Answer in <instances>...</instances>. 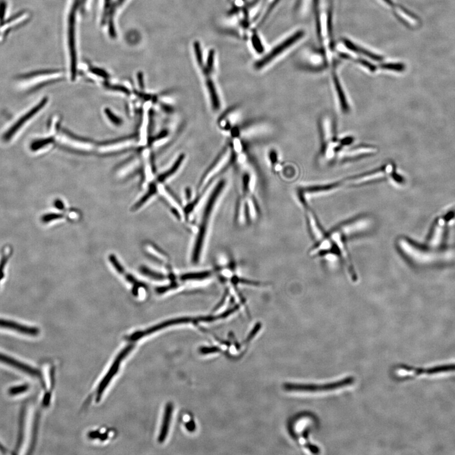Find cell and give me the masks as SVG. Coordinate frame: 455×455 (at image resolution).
<instances>
[{
    "mask_svg": "<svg viewBox=\"0 0 455 455\" xmlns=\"http://www.w3.org/2000/svg\"><path fill=\"white\" fill-rule=\"evenodd\" d=\"M227 184L226 180L221 179L211 190H209L201 216L197 228H195V235L192 245L190 259L194 264H198L204 256L216 207L221 196L224 193Z\"/></svg>",
    "mask_w": 455,
    "mask_h": 455,
    "instance_id": "obj_1",
    "label": "cell"
},
{
    "mask_svg": "<svg viewBox=\"0 0 455 455\" xmlns=\"http://www.w3.org/2000/svg\"><path fill=\"white\" fill-rule=\"evenodd\" d=\"M228 260L217 263L215 268L213 269L215 276H217L221 284L224 287L225 295L223 300H230L231 302L235 303L240 307L245 304V299L241 289L242 287L262 288L266 285L264 282L260 281L249 280L243 277L238 271L237 264L235 260L231 258Z\"/></svg>",
    "mask_w": 455,
    "mask_h": 455,
    "instance_id": "obj_2",
    "label": "cell"
},
{
    "mask_svg": "<svg viewBox=\"0 0 455 455\" xmlns=\"http://www.w3.org/2000/svg\"><path fill=\"white\" fill-rule=\"evenodd\" d=\"M260 215V207L254 195L253 176L245 171L242 178V194L236 202L234 222L238 226H249L257 222Z\"/></svg>",
    "mask_w": 455,
    "mask_h": 455,
    "instance_id": "obj_3",
    "label": "cell"
},
{
    "mask_svg": "<svg viewBox=\"0 0 455 455\" xmlns=\"http://www.w3.org/2000/svg\"><path fill=\"white\" fill-rule=\"evenodd\" d=\"M214 276L213 269L198 270L177 274L171 270L167 276L169 281L168 284L156 288L155 291L158 295H163L167 292L180 289L189 291L206 285Z\"/></svg>",
    "mask_w": 455,
    "mask_h": 455,
    "instance_id": "obj_4",
    "label": "cell"
},
{
    "mask_svg": "<svg viewBox=\"0 0 455 455\" xmlns=\"http://www.w3.org/2000/svg\"><path fill=\"white\" fill-rule=\"evenodd\" d=\"M235 156L232 153L229 144L225 146L209 168L205 171L198 182L197 186L198 193L202 191L209 185L216 175L222 173L224 169L228 168L236 162Z\"/></svg>",
    "mask_w": 455,
    "mask_h": 455,
    "instance_id": "obj_5",
    "label": "cell"
},
{
    "mask_svg": "<svg viewBox=\"0 0 455 455\" xmlns=\"http://www.w3.org/2000/svg\"><path fill=\"white\" fill-rule=\"evenodd\" d=\"M355 382V378L348 376L340 381H333L325 384H293L287 383L284 385L285 390L290 392H305V393H318L336 391L352 385Z\"/></svg>",
    "mask_w": 455,
    "mask_h": 455,
    "instance_id": "obj_6",
    "label": "cell"
},
{
    "mask_svg": "<svg viewBox=\"0 0 455 455\" xmlns=\"http://www.w3.org/2000/svg\"><path fill=\"white\" fill-rule=\"evenodd\" d=\"M216 317L215 315L201 316L198 317L187 316L172 319V320L165 321L164 322L160 323V324L154 325V326L145 330V331L135 332V333L129 336L128 340L130 341H136L139 340L140 338L144 337V336L155 333L156 331H159L160 330L166 328V327L173 326V325H186L189 324V323L197 324V323H211L214 322V321H216Z\"/></svg>",
    "mask_w": 455,
    "mask_h": 455,
    "instance_id": "obj_7",
    "label": "cell"
},
{
    "mask_svg": "<svg viewBox=\"0 0 455 455\" xmlns=\"http://www.w3.org/2000/svg\"><path fill=\"white\" fill-rule=\"evenodd\" d=\"M392 166L390 164H384L379 168L372 169L367 172L358 174L346 179L342 180L343 185L350 184L351 186H359L377 181L385 178L392 171Z\"/></svg>",
    "mask_w": 455,
    "mask_h": 455,
    "instance_id": "obj_8",
    "label": "cell"
},
{
    "mask_svg": "<svg viewBox=\"0 0 455 455\" xmlns=\"http://www.w3.org/2000/svg\"><path fill=\"white\" fill-rule=\"evenodd\" d=\"M303 35H304V32H303L302 31H298V32L292 35L291 37L288 38L285 41L282 42V43L276 46L275 48L271 50V52L268 53L267 55H265L262 59L256 62V63L254 64V67L257 69V70H260V69L264 67V66L266 65L269 64L272 60L275 59L279 55H280L283 51L286 50L287 48H290L292 44L295 43L296 41H298V40L300 39L303 36Z\"/></svg>",
    "mask_w": 455,
    "mask_h": 455,
    "instance_id": "obj_9",
    "label": "cell"
},
{
    "mask_svg": "<svg viewBox=\"0 0 455 455\" xmlns=\"http://www.w3.org/2000/svg\"><path fill=\"white\" fill-rule=\"evenodd\" d=\"M131 349H132V347H131V346H129V347H126V349H124V350L121 352V353L118 355L117 358L114 361L112 366L111 367L106 375L102 379L101 383L99 384V387L98 388L97 401H99V399L101 398L102 394L103 393L104 390L108 387L109 383H110L111 380H112L113 377L117 373L118 369H119L120 363H121L122 360L126 358V356L129 354V352L131 351Z\"/></svg>",
    "mask_w": 455,
    "mask_h": 455,
    "instance_id": "obj_10",
    "label": "cell"
},
{
    "mask_svg": "<svg viewBox=\"0 0 455 455\" xmlns=\"http://www.w3.org/2000/svg\"><path fill=\"white\" fill-rule=\"evenodd\" d=\"M378 149L375 146L366 144L358 145L341 154L340 158L343 162H353L375 155Z\"/></svg>",
    "mask_w": 455,
    "mask_h": 455,
    "instance_id": "obj_11",
    "label": "cell"
},
{
    "mask_svg": "<svg viewBox=\"0 0 455 455\" xmlns=\"http://www.w3.org/2000/svg\"><path fill=\"white\" fill-rule=\"evenodd\" d=\"M239 116V109L237 106L231 107L221 115L217 120L218 128L224 132H229L236 126Z\"/></svg>",
    "mask_w": 455,
    "mask_h": 455,
    "instance_id": "obj_12",
    "label": "cell"
},
{
    "mask_svg": "<svg viewBox=\"0 0 455 455\" xmlns=\"http://www.w3.org/2000/svg\"><path fill=\"white\" fill-rule=\"evenodd\" d=\"M108 260H110L111 264L113 265L116 271H117L118 273L124 276L127 282L130 283L131 285H132V291H132L133 295L135 296H138V295H139L140 288L146 287V285L144 284V283L140 282V281L136 279L132 274L127 273L126 270H125L124 267L120 264L117 258H116V256L113 255V254H111V255L109 256Z\"/></svg>",
    "mask_w": 455,
    "mask_h": 455,
    "instance_id": "obj_13",
    "label": "cell"
},
{
    "mask_svg": "<svg viewBox=\"0 0 455 455\" xmlns=\"http://www.w3.org/2000/svg\"><path fill=\"white\" fill-rule=\"evenodd\" d=\"M47 102H48L47 98H44V99H42L39 104H37L36 106H34L32 110L27 113L26 115H24L21 118H20V119L18 120L7 131H6L5 134L4 135V140L8 141V140H10L11 138L13 137V135L21 128L22 126H24V124H25L27 121H28L33 116L38 113V111L41 110V109L43 108L44 105L47 103Z\"/></svg>",
    "mask_w": 455,
    "mask_h": 455,
    "instance_id": "obj_14",
    "label": "cell"
},
{
    "mask_svg": "<svg viewBox=\"0 0 455 455\" xmlns=\"http://www.w3.org/2000/svg\"><path fill=\"white\" fill-rule=\"evenodd\" d=\"M0 362L5 363L6 364L11 365V366L16 367L17 369L26 372L30 375L38 377V378L41 377V372L36 369L29 366L28 365L24 364L23 363L20 362L19 361L14 360V359L9 358V357L4 356L2 354H0Z\"/></svg>",
    "mask_w": 455,
    "mask_h": 455,
    "instance_id": "obj_15",
    "label": "cell"
},
{
    "mask_svg": "<svg viewBox=\"0 0 455 455\" xmlns=\"http://www.w3.org/2000/svg\"><path fill=\"white\" fill-rule=\"evenodd\" d=\"M0 327L15 330L20 333L28 334L30 336H37L39 330L37 327L27 326L18 324L13 321L0 320Z\"/></svg>",
    "mask_w": 455,
    "mask_h": 455,
    "instance_id": "obj_16",
    "label": "cell"
},
{
    "mask_svg": "<svg viewBox=\"0 0 455 455\" xmlns=\"http://www.w3.org/2000/svg\"><path fill=\"white\" fill-rule=\"evenodd\" d=\"M333 79L334 88H335L336 98H337L340 110L343 113H348L350 110V106L348 103L347 97H346L344 91H343L340 80H339L338 76L335 73H333Z\"/></svg>",
    "mask_w": 455,
    "mask_h": 455,
    "instance_id": "obj_17",
    "label": "cell"
},
{
    "mask_svg": "<svg viewBox=\"0 0 455 455\" xmlns=\"http://www.w3.org/2000/svg\"><path fill=\"white\" fill-rule=\"evenodd\" d=\"M173 410V406L171 403H168L165 408L163 420H162V428H161L159 438H158V441L160 443L164 442L168 435Z\"/></svg>",
    "mask_w": 455,
    "mask_h": 455,
    "instance_id": "obj_18",
    "label": "cell"
},
{
    "mask_svg": "<svg viewBox=\"0 0 455 455\" xmlns=\"http://www.w3.org/2000/svg\"><path fill=\"white\" fill-rule=\"evenodd\" d=\"M343 43L345 44V46L347 47L348 49L354 51V52L364 55L365 57L369 58V59L372 60H375L376 62H381L383 60V58L381 57V56L374 54L373 53L370 52V51L365 50V49L356 45V44L353 43V42L350 41L349 39H343Z\"/></svg>",
    "mask_w": 455,
    "mask_h": 455,
    "instance_id": "obj_19",
    "label": "cell"
},
{
    "mask_svg": "<svg viewBox=\"0 0 455 455\" xmlns=\"http://www.w3.org/2000/svg\"><path fill=\"white\" fill-rule=\"evenodd\" d=\"M185 159H186V155H184V154H182V155L178 156V159L174 162L173 166L168 170L165 171L164 173L162 174L158 178L159 182H163L165 180L171 177V176L175 175L178 171V169L180 168L182 164L184 163Z\"/></svg>",
    "mask_w": 455,
    "mask_h": 455,
    "instance_id": "obj_20",
    "label": "cell"
},
{
    "mask_svg": "<svg viewBox=\"0 0 455 455\" xmlns=\"http://www.w3.org/2000/svg\"><path fill=\"white\" fill-rule=\"evenodd\" d=\"M140 271L141 272V273L143 274L144 275L148 276V277L151 279H153V280L158 281H163L166 280L167 279V276H165L164 274L160 273H157V272L154 271L153 270H151L147 267H140Z\"/></svg>",
    "mask_w": 455,
    "mask_h": 455,
    "instance_id": "obj_21",
    "label": "cell"
},
{
    "mask_svg": "<svg viewBox=\"0 0 455 455\" xmlns=\"http://www.w3.org/2000/svg\"><path fill=\"white\" fill-rule=\"evenodd\" d=\"M24 419H25V410L22 409L21 416H20V423H19V436H18V440L16 447V451L19 450L20 447L22 443V440H23L24 437Z\"/></svg>",
    "mask_w": 455,
    "mask_h": 455,
    "instance_id": "obj_22",
    "label": "cell"
},
{
    "mask_svg": "<svg viewBox=\"0 0 455 455\" xmlns=\"http://www.w3.org/2000/svg\"><path fill=\"white\" fill-rule=\"evenodd\" d=\"M340 57L345 58V59L353 60L354 61L357 62V63L362 65L363 66H365V68L369 69V70L371 71V72H376V66H374V65H372L371 63H370V62H369L365 61V60H363L362 59H352V58L349 57V55L344 54V53H343V54H340Z\"/></svg>",
    "mask_w": 455,
    "mask_h": 455,
    "instance_id": "obj_23",
    "label": "cell"
},
{
    "mask_svg": "<svg viewBox=\"0 0 455 455\" xmlns=\"http://www.w3.org/2000/svg\"><path fill=\"white\" fill-rule=\"evenodd\" d=\"M381 68L388 70L396 71V72H402L405 68L404 65L401 64H385L381 65Z\"/></svg>",
    "mask_w": 455,
    "mask_h": 455,
    "instance_id": "obj_24",
    "label": "cell"
},
{
    "mask_svg": "<svg viewBox=\"0 0 455 455\" xmlns=\"http://www.w3.org/2000/svg\"><path fill=\"white\" fill-rule=\"evenodd\" d=\"M269 160L270 162L272 165V168H273L274 170L279 171L280 168H279V164H280V162H279V159L278 157V153L275 150H272L270 151L269 153Z\"/></svg>",
    "mask_w": 455,
    "mask_h": 455,
    "instance_id": "obj_25",
    "label": "cell"
},
{
    "mask_svg": "<svg viewBox=\"0 0 455 455\" xmlns=\"http://www.w3.org/2000/svg\"><path fill=\"white\" fill-rule=\"evenodd\" d=\"M29 388H30V386L28 385L18 386V387L10 388L8 390V393L12 396L17 395L18 394L22 393V392L28 391Z\"/></svg>",
    "mask_w": 455,
    "mask_h": 455,
    "instance_id": "obj_26",
    "label": "cell"
},
{
    "mask_svg": "<svg viewBox=\"0 0 455 455\" xmlns=\"http://www.w3.org/2000/svg\"><path fill=\"white\" fill-rule=\"evenodd\" d=\"M214 61H215V51L211 50L209 51L208 58H207V62L206 68L211 74H213L214 71Z\"/></svg>",
    "mask_w": 455,
    "mask_h": 455,
    "instance_id": "obj_27",
    "label": "cell"
},
{
    "mask_svg": "<svg viewBox=\"0 0 455 455\" xmlns=\"http://www.w3.org/2000/svg\"><path fill=\"white\" fill-rule=\"evenodd\" d=\"M51 141H52V139H51L37 140V141L33 142L32 146H31V148H32L33 150H37V149L41 148L42 147L51 143Z\"/></svg>",
    "mask_w": 455,
    "mask_h": 455,
    "instance_id": "obj_28",
    "label": "cell"
},
{
    "mask_svg": "<svg viewBox=\"0 0 455 455\" xmlns=\"http://www.w3.org/2000/svg\"><path fill=\"white\" fill-rule=\"evenodd\" d=\"M252 42H253L254 48L256 49V50L257 51L258 53H262L263 50H264V48H263L261 42H260V40L257 34H254L253 37H252Z\"/></svg>",
    "mask_w": 455,
    "mask_h": 455,
    "instance_id": "obj_29",
    "label": "cell"
},
{
    "mask_svg": "<svg viewBox=\"0 0 455 455\" xmlns=\"http://www.w3.org/2000/svg\"><path fill=\"white\" fill-rule=\"evenodd\" d=\"M63 217L64 215H60V214L51 213L42 216L41 220L44 223H48L51 221L61 219Z\"/></svg>",
    "mask_w": 455,
    "mask_h": 455,
    "instance_id": "obj_30",
    "label": "cell"
},
{
    "mask_svg": "<svg viewBox=\"0 0 455 455\" xmlns=\"http://www.w3.org/2000/svg\"><path fill=\"white\" fill-rule=\"evenodd\" d=\"M105 113L107 116H108L109 119H110L111 121L113 123V124L116 125L121 124V120H120L119 118L116 117V116L114 115V114L111 112L110 110H108V109H106Z\"/></svg>",
    "mask_w": 455,
    "mask_h": 455,
    "instance_id": "obj_31",
    "label": "cell"
},
{
    "mask_svg": "<svg viewBox=\"0 0 455 455\" xmlns=\"http://www.w3.org/2000/svg\"><path fill=\"white\" fill-rule=\"evenodd\" d=\"M8 259V256L4 255L3 256V258H2L1 262H0V281L4 277V268L6 264V262H7Z\"/></svg>",
    "mask_w": 455,
    "mask_h": 455,
    "instance_id": "obj_32",
    "label": "cell"
},
{
    "mask_svg": "<svg viewBox=\"0 0 455 455\" xmlns=\"http://www.w3.org/2000/svg\"><path fill=\"white\" fill-rule=\"evenodd\" d=\"M219 350H220L219 349H218V348H216V347H211V348L206 347V348H202V349L200 350V351L203 354H207L215 353V352H219Z\"/></svg>",
    "mask_w": 455,
    "mask_h": 455,
    "instance_id": "obj_33",
    "label": "cell"
},
{
    "mask_svg": "<svg viewBox=\"0 0 455 455\" xmlns=\"http://www.w3.org/2000/svg\"><path fill=\"white\" fill-rule=\"evenodd\" d=\"M54 205L58 209H61V210H63V209H64V203L61 201V200H56L54 203Z\"/></svg>",
    "mask_w": 455,
    "mask_h": 455,
    "instance_id": "obj_34",
    "label": "cell"
},
{
    "mask_svg": "<svg viewBox=\"0 0 455 455\" xmlns=\"http://www.w3.org/2000/svg\"><path fill=\"white\" fill-rule=\"evenodd\" d=\"M383 1H385V3H387L388 4H389V6H393L394 3L392 0H383Z\"/></svg>",
    "mask_w": 455,
    "mask_h": 455,
    "instance_id": "obj_35",
    "label": "cell"
},
{
    "mask_svg": "<svg viewBox=\"0 0 455 455\" xmlns=\"http://www.w3.org/2000/svg\"><path fill=\"white\" fill-rule=\"evenodd\" d=\"M0 451H1L2 453H3V454H6V453L5 448H4L1 443H0Z\"/></svg>",
    "mask_w": 455,
    "mask_h": 455,
    "instance_id": "obj_36",
    "label": "cell"
}]
</instances>
